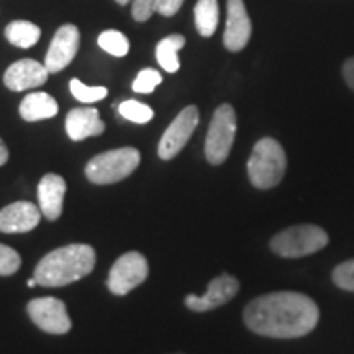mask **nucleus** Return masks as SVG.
<instances>
[{
    "instance_id": "obj_1",
    "label": "nucleus",
    "mask_w": 354,
    "mask_h": 354,
    "mask_svg": "<svg viewBox=\"0 0 354 354\" xmlns=\"http://www.w3.org/2000/svg\"><path fill=\"white\" fill-rule=\"evenodd\" d=\"M243 318L248 328L256 335L294 339L315 330L320 310L308 295L300 292H271L251 300Z\"/></svg>"
},
{
    "instance_id": "obj_2",
    "label": "nucleus",
    "mask_w": 354,
    "mask_h": 354,
    "mask_svg": "<svg viewBox=\"0 0 354 354\" xmlns=\"http://www.w3.org/2000/svg\"><path fill=\"white\" fill-rule=\"evenodd\" d=\"M95 250L88 245H68L48 253L35 269L38 286L63 287L94 271Z\"/></svg>"
},
{
    "instance_id": "obj_3",
    "label": "nucleus",
    "mask_w": 354,
    "mask_h": 354,
    "mask_svg": "<svg viewBox=\"0 0 354 354\" xmlns=\"http://www.w3.org/2000/svg\"><path fill=\"white\" fill-rule=\"evenodd\" d=\"M287 169V156L282 145L274 138H263L254 145L248 159V176L256 189L268 190L281 183Z\"/></svg>"
},
{
    "instance_id": "obj_4",
    "label": "nucleus",
    "mask_w": 354,
    "mask_h": 354,
    "mask_svg": "<svg viewBox=\"0 0 354 354\" xmlns=\"http://www.w3.org/2000/svg\"><path fill=\"white\" fill-rule=\"evenodd\" d=\"M141 154L133 146L97 154L87 162L86 176L92 184L107 185L127 179L140 166Z\"/></svg>"
},
{
    "instance_id": "obj_5",
    "label": "nucleus",
    "mask_w": 354,
    "mask_h": 354,
    "mask_svg": "<svg viewBox=\"0 0 354 354\" xmlns=\"http://www.w3.org/2000/svg\"><path fill=\"white\" fill-rule=\"evenodd\" d=\"M328 233L318 225H294L271 240V250L281 258H304L328 245Z\"/></svg>"
},
{
    "instance_id": "obj_6",
    "label": "nucleus",
    "mask_w": 354,
    "mask_h": 354,
    "mask_svg": "<svg viewBox=\"0 0 354 354\" xmlns=\"http://www.w3.org/2000/svg\"><path fill=\"white\" fill-rule=\"evenodd\" d=\"M236 136V112L230 104L220 105L212 117L205 140V158L210 165L220 166L227 161Z\"/></svg>"
},
{
    "instance_id": "obj_7",
    "label": "nucleus",
    "mask_w": 354,
    "mask_h": 354,
    "mask_svg": "<svg viewBox=\"0 0 354 354\" xmlns=\"http://www.w3.org/2000/svg\"><path fill=\"white\" fill-rule=\"evenodd\" d=\"M148 261L138 251L122 254L110 269L107 286L115 295H127L148 277Z\"/></svg>"
},
{
    "instance_id": "obj_8",
    "label": "nucleus",
    "mask_w": 354,
    "mask_h": 354,
    "mask_svg": "<svg viewBox=\"0 0 354 354\" xmlns=\"http://www.w3.org/2000/svg\"><path fill=\"white\" fill-rule=\"evenodd\" d=\"M198 125V109L196 105H187L183 112L172 120L167 127L165 135L161 136L158 146V156L162 161H171L177 154L183 151V148L187 145V141L196 131Z\"/></svg>"
},
{
    "instance_id": "obj_9",
    "label": "nucleus",
    "mask_w": 354,
    "mask_h": 354,
    "mask_svg": "<svg viewBox=\"0 0 354 354\" xmlns=\"http://www.w3.org/2000/svg\"><path fill=\"white\" fill-rule=\"evenodd\" d=\"M28 315L39 330L51 335H66L73 326L63 300L55 297H39L26 305Z\"/></svg>"
},
{
    "instance_id": "obj_10",
    "label": "nucleus",
    "mask_w": 354,
    "mask_h": 354,
    "mask_svg": "<svg viewBox=\"0 0 354 354\" xmlns=\"http://www.w3.org/2000/svg\"><path fill=\"white\" fill-rule=\"evenodd\" d=\"M79 43H81V35L76 25L66 24L57 28L44 56V66L50 74L59 73L73 63L79 51Z\"/></svg>"
},
{
    "instance_id": "obj_11",
    "label": "nucleus",
    "mask_w": 354,
    "mask_h": 354,
    "mask_svg": "<svg viewBox=\"0 0 354 354\" xmlns=\"http://www.w3.org/2000/svg\"><path fill=\"white\" fill-rule=\"evenodd\" d=\"M238 290H240L238 279L230 276V274H221V276L212 279L209 289L201 297L194 294L187 295L185 305L194 312H210V310H215L230 302L238 294Z\"/></svg>"
},
{
    "instance_id": "obj_12",
    "label": "nucleus",
    "mask_w": 354,
    "mask_h": 354,
    "mask_svg": "<svg viewBox=\"0 0 354 354\" xmlns=\"http://www.w3.org/2000/svg\"><path fill=\"white\" fill-rule=\"evenodd\" d=\"M251 19L248 15L243 0H228L227 2V26L223 33V44L228 51L238 53L245 50L250 43Z\"/></svg>"
},
{
    "instance_id": "obj_13",
    "label": "nucleus",
    "mask_w": 354,
    "mask_h": 354,
    "mask_svg": "<svg viewBox=\"0 0 354 354\" xmlns=\"http://www.w3.org/2000/svg\"><path fill=\"white\" fill-rule=\"evenodd\" d=\"M48 76L50 71L44 64L35 59H20L8 66L3 74V84L13 92H21L43 86L48 81Z\"/></svg>"
},
{
    "instance_id": "obj_14",
    "label": "nucleus",
    "mask_w": 354,
    "mask_h": 354,
    "mask_svg": "<svg viewBox=\"0 0 354 354\" xmlns=\"http://www.w3.org/2000/svg\"><path fill=\"white\" fill-rule=\"evenodd\" d=\"M41 210L32 202L19 201L0 210V232L2 233H26L38 227L41 220Z\"/></svg>"
},
{
    "instance_id": "obj_15",
    "label": "nucleus",
    "mask_w": 354,
    "mask_h": 354,
    "mask_svg": "<svg viewBox=\"0 0 354 354\" xmlns=\"http://www.w3.org/2000/svg\"><path fill=\"white\" fill-rule=\"evenodd\" d=\"M66 180L59 174H44L38 184V203L41 214L55 221L63 214Z\"/></svg>"
},
{
    "instance_id": "obj_16",
    "label": "nucleus",
    "mask_w": 354,
    "mask_h": 354,
    "mask_svg": "<svg viewBox=\"0 0 354 354\" xmlns=\"http://www.w3.org/2000/svg\"><path fill=\"white\" fill-rule=\"evenodd\" d=\"M105 131L97 109L77 107L73 109L66 117V133L73 141H82L88 136H99Z\"/></svg>"
},
{
    "instance_id": "obj_17",
    "label": "nucleus",
    "mask_w": 354,
    "mask_h": 354,
    "mask_svg": "<svg viewBox=\"0 0 354 354\" xmlns=\"http://www.w3.org/2000/svg\"><path fill=\"white\" fill-rule=\"evenodd\" d=\"M20 115L25 122H39L57 113V102L46 92H32L21 100Z\"/></svg>"
},
{
    "instance_id": "obj_18",
    "label": "nucleus",
    "mask_w": 354,
    "mask_h": 354,
    "mask_svg": "<svg viewBox=\"0 0 354 354\" xmlns=\"http://www.w3.org/2000/svg\"><path fill=\"white\" fill-rule=\"evenodd\" d=\"M194 19H196V28L201 37L209 38L216 32L220 20L218 0H197L194 8Z\"/></svg>"
},
{
    "instance_id": "obj_19",
    "label": "nucleus",
    "mask_w": 354,
    "mask_h": 354,
    "mask_svg": "<svg viewBox=\"0 0 354 354\" xmlns=\"http://www.w3.org/2000/svg\"><path fill=\"white\" fill-rule=\"evenodd\" d=\"M185 38L183 35H169V37L162 38L156 46V59L159 66L166 71V73H176L180 68V61L177 53L184 48Z\"/></svg>"
},
{
    "instance_id": "obj_20",
    "label": "nucleus",
    "mask_w": 354,
    "mask_h": 354,
    "mask_svg": "<svg viewBox=\"0 0 354 354\" xmlns=\"http://www.w3.org/2000/svg\"><path fill=\"white\" fill-rule=\"evenodd\" d=\"M6 37L8 43H12L17 48H32L33 44L38 43L39 37H41V30L38 25L32 24L26 20H15L7 25Z\"/></svg>"
},
{
    "instance_id": "obj_21",
    "label": "nucleus",
    "mask_w": 354,
    "mask_h": 354,
    "mask_svg": "<svg viewBox=\"0 0 354 354\" xmlns=\"http://www.w3.org/2000/svg\"><path fill=\"white\" fill-rule=\"evenodd\" d=\"M99 46L109 55L123 57L128 55L130 51V41L122 32H117V30H105L104 33H100Z\"/></svg>"
},
{
    "instance_id": "obj_22",
    "label": "nucleus",
    "mask_w": 354,
    "mask_h": 354,
    "mask_svg": "<svg viewBox=\"0 0 354 354\" xmlns=\"http://www.w3.org/2000/svg\"><path fill=\"white\" fill-rule=\"evenodd\" d=\"M118 112L123 118L130 120L133 123H138V125H145L149 120H153L154 112L149 105L143 104L138 100H125L118 105Z\"/></svg>"
},
{
    "instance_id": "obj_23",
    "label": "nucleus",
    "mask_w": 354,
    "mask_h": 354,
    "mask_svg": "<svg viewBox=\"0 0 354 354\" xmlns=\"http://www.w3.org/2000/svg\"><path fill=\"white\" fill-rule=\"evenodd\" d=\"M69 87L73 95L79 102H82V104H94V102L104 100L109 94V91L105 87H88L79 81V79H71Z\"/></svg>"
},
{
    "instance_id": "obj_24",
    "label": "nucleus",
    "mask_w": 354,
    "mask_h": 354,
    "mask_svg": "<svg viewBox=\"0 0 354 354\" xmlns=\"http://www.w3.org/2000/svg\"><path fill=\"white\" fill-rule=\"evenodd\" d=\"M162 82V76L156 69H143L133 81V91L136 94H151L159 84Z\"/></svg>"
},
{
    "instance_id": "obj_25",
    "label": "nucleus",
    "mask_w": 354,
    "mask_h": 354,
    "mask_svg": "<svg viewBox=\"0 0 354 354\" xmlns=\"http://www.w3.org/2000/svg\"><path fill=\"white\" fill-rule=\"evenodd\" d=\"M331 279L339 289L354 292V259L344 261V263L336 266L333 274H331Z\"/></svg>"
},
{
    "instance_id": "obj_26",
    "label": "nucleus",
    "mask_w": 354,
    "mask_h": 354,
    "mask_svg": "<svg viewBox=\"0 0 354 354\" xmlns=\"http://www.w3.org/2000/svg\"><path fill=\"white\" fill-rule=\"evenodd\" d=\"M21 266V258L10 246L0 245V276H13Z\"/></svg>"
},
{
    "instance_id": "obj_27",
    "label": "nucleus",
    "mask_w": 354,
    "mask_h": 354,
    "mask_svg": "<svg viewBox=\"0 0 354 354\" xmlns=\"http://www.w3.org/2000/svg\"><path fill=\"white\" fill-rule=\"evenodd\" d=\"M159 0H133L131 15L136 21H146L158 12Z\"/></svg>"
},
{
    "instance_id": "obj_28",
    "label": "nucleus",
    "mask_w": 354,
    "mask_h": 354,
    "mask_svg": "<svg viewBox=\"0 0 354 354\" xmlns=\"http://www.w3.org/2000/svg\"><path fill=\"white\" fill-rule=\"evenodd\" d=\"M184 0H159L158 13H161L162 17H172L183 7Z\"/></svg>"
},
{
    "instance_id": "obj_29",
    "label": "nucleus",
    "mask_w": 354,
    "mask_h": 354,
    "mask_svg": "<svg viewBox=\"0 0 354 354\" xmlns=\"http://www.w3.org/2000/svg\"><path fill=\"white\" fill-rule=\"evenodd\" d=\"M343 79L348 84V87L354 92V56L344 61L343 64Z\"/></svg>"
},
{
    "instance_id": "obj_30",
    "label": "nucleus",
    "mask_w": 354,
    "mask_h": 354,
    "mask_svg": "<svg viewBox=\"0 0 354 354\" xmlns=\"http://www.w3.org/2000/svg\"><path fill=\"white\" fill-rule=\"evenodd\" d=\"M8 161V148L3 143L2 138H0V166H3Z\"/></svg>"
},
{
    "instance_id": "obj_31",
    "label": "nucleus",
    "mask_w": 354,
    "mask_h": 354,
    "mask_svg": "<svg viewBox=\"0 0 354 354\" xmlns=\"http://www.w3.org/2000/svg\"><path fill=\"white\" fill-rule=\"evenodd\" d=\"M26 286H28V287H35V286H38L37 279H35V277H32V279H28V281H26Z\"/></svg>"
},
{
    "instance_id": "obj_32",
    "label": "nucleus",
    "mask_w": 354,
    "mask_h": 354,
    "mask_svg": "<svg viewBox=\"0 0 354 354\" xmlns=\"http://www.w3.org/2000/svg\"><path fill=\"white\" fill-rule=\"evenodd\" d=\"M128 2H130V0H117V3H120V6H127Z\"/></svg>"
}]
</instances>
